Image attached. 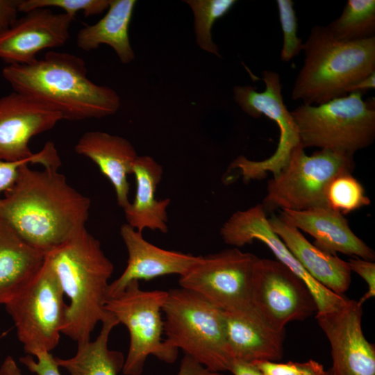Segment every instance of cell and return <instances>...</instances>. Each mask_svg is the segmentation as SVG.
<instances>
[{"label":"cell","mask_w":375,"mask_h":375,"mask_svg":"<svg viewBox=\"0 0 375 375\" xmlns=\"http://www.w3.org/2000/svg\"><path fill=\"white\" fill-rule=\"evenodd\" d=\"M223 241L234 247H241L258 240L274 254L277 260L302 279L312 293L317 312L333 311L344 305L349 298L335 294L313 279L297 260L280 238L272 231L267 213L261 203L246 210H238L220 228ZM316 312V313H317Z\"/></svg>","instance_id":"cell-13"},{"label":"cell","mask_w":375,"mask_h":375,"mask_svg":"<svg viewBox=\"0 0 375 375\" xmlns=\"http://www.w3.org/2000/svg\"><path fill=\"white\" fill-rule=\"evenodd\" d=\"M46 259L69 300L61 333L77 344L90 340L97 323L110 314L105 303L113 264L86 228L47 253Z\"/></svg>","instance_id":"cell-3"},{"label":"cell","mask_w":375,"mask_h":375,"mask_svg":"<svg viewBox=\"0 0 375 375\" xmlns=\"http://www.w3.org/2000/svg\"><path fill=\"white\" fill-rule=\"evenodd\" d=\"M58 279L45 258L35 278L5 304L24 351L51 352L58 344L67 304Z\"/></svg>","instance_id":"cell-9"},{"label":"cell","mask_w":375,"mask_h":375,"mask_svg":"<svg viewBox=\"0 0 375 375\" xmlns=\"http://www.w3.org/2000/svg\"><path fill=\"white\" fill-rule=\"evenodd\" d=\"M262 81L265 85L262 92L251 85H236L233 89L234 101L246 114L254 118L264 115L276 122L279 128L277 148L272 156L261 160L240 156L231 164L229 168L238 169L246 183L262 179L268 172L273 177L278 176L286 166L293 149L300 144L296 124L283 101L279 74L265 70Z\"/></svg>","instance_id":"cell-10"},{"label":"cell","mask_w":375,"mask_h":375,"mask_svg":"<svg viewBox=\"0 0 375 375\" xmlns=\"http://www.w3.org/2000/svg\"><path fill=\"white\" fill-rule=\"evenodd\" d=\"M34 356H35L36 360L33 358V356L27 354L20 358L19 361L31 372L36 375H61L55 357L50 352H38Z\"/></svg>","instance_id":"cell-33"},{"label":"cell","mask_w":375,"mask_h":375,"mask_svg":"<svg viewBox=\"0 0 375 375\" xmlns=\"http://www.w3.org/2000/svg\"><path fill=\"white\" fill-rule=\"evenodd\" d=\"M362 97V92H351L317 106L302 103L290 111L302 147L353 155L371 145L375 104Z\"/></svg>","instance_id":"cell-6"},{"label":"cell","mask_w":375,"mask_h":375,"mask_svg":"<svg viewBox=\"0 0 375 375\" xmlns=\"http://www.w3.org/2000/svg\"><path fill=\"white\" fill-rule=\"evenodd\" d=\"M56 167L23 165L14 185L0 198V219L47 254L85 228L90 200Z\"/></svg>","instance_id":"cell-1"},{"label":"cell","mask_w":375,"mask_h":375,"mask_svg":"<svg viewBox=\"0 0 375 375\" xmlns=\"http://www.w3.org/2000/svg\"><path fill=\"white\" fill-rule=\"evenodd\" d=\"M302 51L304 62L294 80L292 99L304 105L346 96L351 85L375 72V37L338 41L326 26L315 25Z\"/></svg>","instance_id":"cell-4"},{"label":"cell","mask_w":375,"mask_h":375,"mask_svg":"<svg viewBox=\"0 0 375 375\" xmlns=\"http://www.w3.org/2000/svg\"><path fill=\"white\" fill-rule=\"evenodd\" d=\"M347 263L351 271L358 274L367 285V291L358 301L362 306L365 301L375 295V263L358 257L349 259Z\"/></svg>","instance_id":"cell-34"},{"label":"cell","mask_w":375,"mask_h":375,"mask_svg":"<svg viewBox=\"0 0 375 375\" xmlns=\"http://www.w3.org/2000/svg\"><path fill=\"white\" fill-rule=\"evenodd\" d=\"M2 75L15 92L51 108L63 119L104 117L121 105L117 93L93 83L85 61L72 53L49 51L27 65H7Z\"/></svg>","instance_id":"cell-2"},{"label":"cell","mask_w":375,"mask_h":375,"mask_svg":"<svg viewBox=\"0 0 375 375\" xmlns=\"http://www.w3.org/2000/svg\"><path fill=\"white\" fill-rule=\"evenodd\" d=\"M233 375H262L251 362L234 359L229 369Z\"/></svg>","instance_id":"cell-37"},{"label":"cell","mask_w":375,"mask_h":375,"mask_svg":"<svg viewBox=\"0 0 375 375\" xmlns=\"http://www.w3.org/2000/svg\"><path fill=\"white\" fill-rule=\"evenodd\" d=\"M30 163H40L44 167H59L61 161L54 144L51 142H47L33 158L16 162L0 160V194L6 192L14 185L21 167Z\"/></svg>","instance_id":"cell-31"},{"label":"cell","mask_w":375,"mask_h":375,"mask_svg":"<svg viewBox=\"0 0 375 375\" xmlns=\"http://www.w3.org/2000/svg\"><path fill=\"white\" fill-rule=\"evenodd\" d=\"M251 303L273 327L285 331L287 324L303 321L317 307L309 288L277 260L258 258L252 274Z\"/></svg>","instance_id":"cell-12"},{"label":"cell","mask_w":375,"mask_h":375,"mask_svg":"<svg viewBox=\"0 0 375 375\" xmlns=\"http://www.w3.org/2000/svg\"><path fill=\"white\" fill-rule=\"evenodd\" d=\"M0 375H22L20 368L15 359L8 356L0 367Z\"/></svg>","instance_id":"cell-39"},{"label":"cell","mask_w":375,"mask_h":375,"mask_svg":"<svg viewBox=\"0 0 375 375\" xmlns=\"http://www.w3.org/2000/svg\"><path fill=\"white\" fill-rule=\"evenodd\" d=\"M326 27L338 41L351 42L375 37V1L348 0L339 17Z\"/></svg>","instance_id":"cell-26"},{"label":"cell","mask_w":375,"mask_h":375,"mask_svg":"<svg viewBox=\"0 0 375 375\" xmlns=\"http://www.w3.org/2000/svg\"><path fill=\"white\" fill-rule=\"evenodd\" d=\"M6 334V333H4ZM4 333L3 334V336L4 335ZM2 337V335L0 336V338Z\"/></svg>","instance_id":"cell-41"},{"label":"cell","mask_w":375,"mask_h":375,"mask_svg":"<svg viewBox=\"0 0 375 375\" xmlns=\"http://www.w3.org/2000/svg\"><path fill=\"white\" fill-rule=\"evenodd\" d=\"M110 0H20L19 10L28 12L38 8H58L74 19L82 11L85 17L102 13L109 7Z\"/></svg>","instance_id":"cell-29"},{"label":"cell","mask_w":375,"mask_h":375,"mask_svg":"<svg viewBox=\"0 0 375 375\" xmlns=\"http://www.w3.org/2000/svg\"><path fill=\"white\" fill-rule=\"evenodd\" d=\"M292 0H277L279 21L283 32L281 60L289 62L303 50L301 38L297 35L298 19Z\"/></svg>","instance_id":"cell-30"},{"label":"cell","mask_w":375,"mask_h":375,"mask_svg":"<svg viewBox=\"0 0 375 375\" xmlns=\"http://www.w3.org/2000/svg\"><path fill=\"white\" fill-rule=\"evenodd\" d=\"M327 206L346 215L369 205L362 184L351 173H344L331 180L326 190Z\"/></svg>","instance_id":"cell-28"},{"label":"cell","mask_w":375,"mask_h":375,"mask_svg":"<svg viewBox=\"0 0 375 375\" xmlns=\"http://www.w3.org/2000/svg\"><path fill=\"white\" fill-rule=\"evenodd\" d=\"M375 88V72L367 77L358 81L353 85H351L347 90V93L351 92H362Z\"/></svg>","instance_id":"cell-38"},{"label":"cell","mask_w":375,"mask_h":375,"mask_svg":"<svg viewBox=\"0 0 375 375\" xmlns=\"http://www.w3.org/2000/svg\"><path fill=\"white\" fill-rule=\"evenodd\" d=\"M328 375H330V372H329V370H328Z\"/></svg>","instance_id":"cell-40"},{"label":"cell","mask_w":375,"mask_h":375,"mask_svg":"<svg viewBox=\"0 0 375 375\" xmlns=\"http://www.w3.org/2000/svg\"><path fill=\"white\" fill-rule=\"evenodd\" d=\"M223 312L226 341L233 359L248 362L282 359L285 331L270 325L251 303Z\"/></svg>","instance_id":"cell-18"},{"label":"cell","mask_w":375,"mask_h":375,"mask_svg":"<svg viewBox=\"0 0 375 375\" xmlns=\"http://www.w3.org/2000/svg\"><path fill=\"white\" fill-rule=\"evenodd\" d=\"M74 20L65 12L38 8L25 13L0 35V59L7 65H27L47 49L64 45L69 38Z\"/></svg>","instance_id":"cell-16"},{"label":"cell","mask_w":375,"mask_h":375,"mask_svg":"<svg viewBox=\"0 0 375 375\" xmlns=\"http://www.w3.org/2000/svg\"><path fill=\"white\" fill-rule=\"evenodd\" d=\"M278 216L312 236L313 244L328 253L339 252L371 261L375 258L373 249L353 232L344 215L327 206L300 211L280 210Z\"/></svg>","instance_id":"cell-19"},{"label":"cell","mask_w":375,"mask_h":375,"mask_svg":"<svg viewBox=\"0 0 375 375\" xmlns=\"http://www.w3.org/2000/svg\"><path fill=\"white\" fill-rule=\"evenodd\" d=\"M74 150L98 166L112 183L117 203L124 209L130 203L128 176L138 156L133 144L121 136L92 131L82 135Z\"/></svg>","instance_id":"cell-21"},{"label":"cell","mask_w":375,"mask_h":375,"mask_svg":"<svg viewBox=\"0 0 375 375\" xmlns=\"http://www.w3.org/2000/svg\"><path fill=\"white\" fill-rule=\"evenodd\" d=\"M177 375H224L221 372H212L191 357L185 355L182 359Z\"/></svg>","instance_id":"cell-36"},{"label":"cell","mask_w":375,"mask_h":375,"mask_svg":"<svg viewBox=\"0 0 375 375\" xmlns=\"http://www.w3.org/2000/svg\"><path fill=\"white\" fill-rule=\"evenodd\" d=\"M162 312L165 344L217 372L233 361L224 328V312L198 294L180 288L167 291Z\"/></svg>","instance_id":"cell-5"},{"label":"cell","mask_w":375,"mask_h":375,"mask_svg":"<svg viewBox=\"0 0 375 375\" xmlns=\"http://www.w3.org/2000/svg\"><path fill=\"white\" fill-rule=\"evenodd\" d=\"M167 292L145 291L133 281L118 295L107 298L105 309L128 331L130 342L123 367L124 375H140L147 358L153 356L174 362L178 350L167 346L164 339L162 310Z\"/></svg>","instance_id":"cell-8"},{"label":"cell","mask_w":375,"mask_h":375,"mask_svg":"<svg viewBox=\"0 0 375 375\" xmlns=\"http://www.w3.org/2000/svg\"><path fill=\"white\" fill-rule=\"evenodd\" d=\"M362 315V305L350 299L333 311L316 313L331 348L330 375H375V346L363 334Z\"/></svg>","instance_id":"cell-14"},{"label":"cell","mask_w":375,"mask_h":375,"mask_svg":"<svg viewBox=\"0 0 375 375\" xmlns=\"http://www.w3.org/2000/svg\"><path fill=\"white\" fill-rule=\"evenodd\" d=\"M354 167L353 155L320 149L308 156L300 144L279 174L268 181L261 204L266 213L326 206L329 183L340 174L352 173Z\"/></svg>","instance_id":"cell-7"},{"label":"cell","mask_w":375,"mask_h":375,"mask_svg":"<svg viewBox=\"0 0 375 375\" xmlns=\"http://www.w3.org/2000/svg\"><path fill=\"white\" fill-rule=\"evenodd\" d=\"M185 2L193 12L197 44L203 51L221 58L218 47L212 38V28L215 22L227 14L237 1L235 0H188Z\"/></svg>","instance_id":"cell-27"},{"label":"cell","mask_w":375,"mask_h":375,"mask_svg":"<svg viewBox=\"0 0 375 375\" xmlns=\"http://www.w3.org/2000/svg\"><path fill=\"white\" fill-rule=\"evenodd\" d=\"M163 169L155 159L149 156H138L135 160L131 174L136 184L133 201L123 210L127 223L135 230L168 231L167 208L170 199H157L156 192L162 176Z\"/></svg>","instance_id":"cell-22"},{"label":"cell","mask_w":375,"mask_h":375,"mask_svg":"<svg viewBox=\"0 0 375 375\" xmlns=\"http://www.w3.org/2000/svg\"><path fill=\"white\" fill-rule=\"evenodd\" d=\"M119 324L110 312L101 322V331L95 340L77 344L73 357H55L58 366L65 368L69 375H118L123 370L125 357L121 351L110 350L108 343L112 330Z\"/></svg>","instance_id":"cell-25"},{"label":"cell","mask_w":375,"mask_h":375,"mask_svg":"<svg viewBox=\"0 0 375 375\" xmlns=\"http://www.w3.org/2000/svg\"><path fill=\"white\" fill-rule=\"evenodd\" d=\"M258 258L237 247L201 256L180 276L179 285L223 311L240 308L251 304L252 274Z\"/></svg>","instance_id":"cell-11"},{"label":"cell","mask_w":375,"mask_h":375,"mask_svg":"<svg viewBox=\"0 0 375 375\" xmlns=\"http://www.w3.org/2000/svg\"><path fill=\"white\" fill-rule=\"evenodd\" d=\"M253 363L262 375H328V371L316 360L278 362L256 361Z\"/></svg>","instance_id":"cell-32"},{"label":"cell","mask_w":375,"mask_h":375,"mask_svg":"<svg viewBox=\"0 0 375 375\" xmlns=\"http://www.w3.org/2000/svg\"><path fill=\"white\" fill-rule=\"evenodd\" d=\"M136 3L135 0H110L106 14L97 23L87 25L78 32V48L90 51L101 44H107L112 48L122 63L132 62L135 53L128 28Z\"/></svg>","instance_id":"cell-24"},{"label":"cell","mask_w":375,"mask_h":375,"mask_svg":"<svg viewBox=\"0 0 375 375\" xmlns=\"http://www.w3.org/2000/svg\"><path fill=\"white\" fill-rule=\"evenodd\" d=\"M268 222L307 273L330 291L340 295L349 290L351 271L347 261L328 253L311 244L294 226L272 214Z\"/></svg>","instance_id":"cell-20"},{"label":"cell","mask_w":375,"mask_h":375,"mask_svg":"<svg viewBox=\"0 0 375 375\" xmlns=\"http://www.w3.org/2000/svg\"><path fill=\"white\" fill-rule=\"evenodd\" d=\"M119 232L128 252L127 265L122 274L109 284L107 298L120 294L133 281H149L169 274L181 276L201 258L160 248L128 224H123Z\"/></svg>","instance_id":"cell-17"},{"label":"cell","mask_w":375,"mask_h":375,"mask_svg":"<svg viewBox=\"0 0 375 375\" xmlns=\"http://www.w3.org/2000/svg\"><path fill=\"white\" fill-rule=\"evenodd\" d=\"M20 0H0V35L17 20Z\"/></svg>","instance_id":"cell-35"},{"label":"cell","mask_w":375,"mask_h":375,"mask_svg":"<svg viewBox=\"0 0 375 375\" xmlns=\"http://www.w3.org/2000/svg\"><path fill=\"white\" fill-rule=\"evenodd\" d=\"M51 108L13 91L0 98V160L16 162L33 158L28 144L34 136L62 120Z\"/></svg>","instance_id":"cell-15"},{"label":"cell","mask_w":375,"mask_h":375,"mask_svg":"<svg viewBox=\"0 0 375 375\" xmlns=\"http://www.w3.org/2000/svg\"><path fill=\"white\" fill-rule=\"evenodd\" d=\"M46 254L0 219V304H6L38 274Z\"/></svg>","instance_id":"cell-23"}]
</instances>
